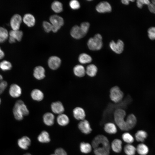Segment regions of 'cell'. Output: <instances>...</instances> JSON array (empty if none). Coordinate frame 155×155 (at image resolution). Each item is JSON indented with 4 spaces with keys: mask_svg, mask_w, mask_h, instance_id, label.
I'll return each mask as SVG.
<instances>
[{
    "mask_svg": "<svg viewBox=\"0 0 155 155\" xmlns=\"http://www.w3.org/2000/svg\"><path fill=\"white\" fill-rule=\"evenodd\" d=\"M54 154L55 155H67L65 151L61 148H58L56 149Z\"/></svg>",
    "mask_w": 155,
    "mask_h": 155,
    "instance_id": "45",
    "label": "cell"
},
{
    "mask_svg": "<svg viewBox=\"0 0 155 155\" xmlns=\"http://www.w3.org/2000/svg\"><path fill=\"white\" fill-rule=\"evenodd\" d=\"M61 60L60 58L56 56L50 57L48 60V65L50 69L56 70L58 69L61 64Z\"/></svg>",
    "mask_w": 155,
    "mask_h": 155,
    "instance_id": "11",
    "label": "cell"
},
{
    "mask_svg": "<svg viewBox=\"0 0 155 155\" xmlns=\"http://www.w3.org/2000/svg\"><path fill=\"white\" fill-rule=\"evenodd\" d=\"M90 26L89 23L84 22L81 24L80 27L82 31L86 34L88 31Z\"/></svg>",
    "mask_w": 155,
    "mask_h": 155,
    "instance_id": "43",
    "label": "cell"
},
{
    "mask_svg": "<svg viewBox=\"0 0 155 155\" xmlns=\"http://www.w3.org/2000/svg\"><path fill=\"white\" fill-rule=\"evenodd\" d=\"M31 96L33 99L38 101H41L44 97L43 93L38 89H34L32 90L31 93Z\"/></svg>",
    "mask_w": 155,
    "mask_h": 155,
    "instance_id": "25",
    "label": "cell"
},
{
    "mask_svg": "<svg viewBox=\"0 0 155 155\" xmlns=\"http://www.w3.org/2000/svg\"><path fill=\"white\" fill-rule=\"evenodd\" d=\"M31 140L28 136H23L18 139L17 141V145L20 149L26 150H27L31 145Z\"/></svg>",
    "mask_w": 155,
    "mask_h": 155,
    "instance_id": "7",
    "label": "cell"
},
{
    "mask_svg": "<svg viewBox=\"0 0 155 155\" xmlns=\"http://www.w3.org/2000/svg\"><path fill=\"white\" fill-rule=\"evenodd\" d=\"M81 152L83 153L87 154L90 152L92 150V145L88 143L82 142L80 145Z\"/></svg>",
    "mask_w": 155,
    "mask_h": 155,
    "instance_id": "30",
    "label": "cell"
},
{
    "mask_svg": "<svg viewBox=\"0 0 155 155\" xmlns=\"http://www.w3.org/2000/svg\"><path fill=\"white\" fill-rule=\"evenodd\" d=\"M45 70L44 68L41 66L36 67L34 69L33 75L37 80H41L45 77Z\"/></svg>",
    "mask_w": 155,
    "mask_h": 155,
    "instance_id": "17",
    "label": "cell"
},
{
    "mask_svg": "<svg viewBox=\"0 0 155 155\" xmlns=\"http://www.w3.org/2000/svg\"><path fill=\"white\" fill-rule=\"evenodd\" d=\"M43 120L44 123L46 125L51 126L54 123L55 117L53 113L47 112L43 115Z\"/></svg>",
    "mask_w": 155,
    "mask_h": 155,
    "instance_id": "22",
    "label": "cell"
},
{
    "mask_svg": "<svg viewBox=\"0 0 155 155\" xmlns=\"http://www.w3.org/2000/svg\"><path fill=\"white\" fill-rule=\"evenodd\" d=\"M51 155H55V154H51Z\"/></svg>",
    "mask_w": 155,
    "mask_h": 155,
    "instance_id": "49",
    "label": "cell"
},
{
    "mask_svg": "<svg viewBox=\"0 0 155 155\" xmlns=\"http://www.w3.org/2000/svg\"><path fill=\"white\" fill-rule=\"evenodd\" d=\"M113 115L115 122L118 127L122 131H128L125 119L126 115L125 111L121 108H118L115 110Z\"/></svg>",
    "mask_w": 155,
    "mask_h": 155,
    "instance_id": "3",
    "label": "cell"
},
{
    "mask_svg": "<svg viewBox=\"0 0 155 155\" xmlns=\"http://www.w3.org/2000/svg\"><path fill=\"white\" fill-rule=\"evenodd\" d=\"M7 82L3 80V77L0 74V94L4 92L7 87Z\"/></svg>",
    "mask_w": 155,
    "mask_h": 155,
    "instance_id": "40",
    "label": "cell"
},
{
    "mask_svg": "<svg viewBox=\"0 0 155 155\" xmlns=\"http://www.w3.org/2000/svg\"><path fill=\"white\" fill-rule=\"evenodd\" d=\"M148 6L150 11L155 14V0H152Z\"/></svg>",
    "mask_w": 155,
    "mask_h": 155,
    "instance_id": "44",
    "label": "cell"
},
{
    "mask_svg": "<svg viewBox=\"0 0 155 155\" xmlns=\"http://www.w3.org/2000/svg\"><path fill=\"white\" fill-rule=\"evenodd\" d=\"M39 142L43 143H47L50 141V138L49 133L46 131H42L38 135L37 137Z\"/></svg>",
    "mask_w": 155,
    "mask_h": 155,
    "instance_id": "28",
    "label": "cell"
},
{
    "mask_svg": "<svg viewBox=\"0 0 155 155\" xmlns=\"http://www.w3.org/2000/svg\"><path fill=\"white\" fill-rule=\"evenodd\" d=\"M5 55V54L3 51L1 49L0 47V59L3 58Z\"/></svg>",
    "mask_w": 155,
    "mask_h": 155,
    "instance_id": "46",
    "label": "cell"
},
{
    "mask_svg": "<svg viewBox=\"0 0 155 155\" xmlns=\"http://www.w3.org/2000/svg\"><path fill=\"white\" fill-rule=\"evenodd\" d=\"M148 36L151 40H155V27H150L147 30Z\"/></svg>",
    "mask_w": 155,
    "mask_h": 155,
    "instance_id": "38",
    "label": "cell"
},
{
    "mask_svg": "<svg viewBox=\"0 0 155 155\" xmlns=\"http://www.w3.org/2000/svg\"><path fill=\"white\" fill-rule=\"evenodd\" d=\"M57 120L58 124L62 126L68 125L69 121V119L67 115L63 113L59 115L57 117Z\"/></svg>",
    "mask_w": 155,
    "mask_h": 155,
    "instance_id": "27",
    "label": "cell"
},
{
    "mask_svg": "<svg viewBox=\"0 0 155 155\" xmlns=\"http://www.w3.org/2000/svg\"><path fill=\"white\" fill-rule=\"evenodd\" d=\"M96 10L99 13H105L110 12L112 10L110 4L106 1H102L97 5Z\"/></svg>",
    "mask_w": 155,
    "mask_h": 155,
    "instance_id": "13",
    "label": "cell"
},
{
    "mask_svg": "<svg viewBox=\"0 0 155 155\" xmlns=\"http://www.w3.org/2000/svg\"><path fill=\"white\" fill-rule=\"evenodd\" d=\"M51 108L53 112L59 115L63 113L65 110L63 105L60 101L52 103L51 105Z\"/></svg>",
    "mask_w": 155,
    "mask_h": 155,
    "instance_id": "18",
    "label": "cell"
},
{
    "mask_svg": "<svg viewBox=\"0 0 155 155\" xmlns=\"http://www.w3.org/2000/svg\"><path fill=\"white\" fill-rule=\"evenodd\" d=\"M104 129L106 133L110 134H115L117 131L116 125L111 122L106 123L104 125Z\"/></svg>",
    "mask_w": 155,
    "mask_h": 155,
    "instance_id": "20",
    "label": "cell"
},
{
    "mask_svg": "<svg viewBox=\"0 0 155 155\" xmlns=\"http://www.w3.org/2000/svg\"><path fill=\"white\" fill-rule=\"evenodd\" d=\"M22 21V18L20 15L16 14L13 15L10 21V26L12 30H19Z\"/></svg>",
    "mask_w": 155,
    "mask_h": 155,
    "instance_id": "10",
    "label": "cell"
},
{
    "mask_svg": "<svg viewBox=\"0 0 155 155\" xmlns=\"http://www.w3.org/2000/svg\"><path fill=\"white\" fill-rule=\"evenodd\" d=\"M79 62L81 64H84L90 63L92 59L91 57L86 53L80 54L78 58Z\"/></svg>",
    "mask_w": 155,
    "mask_h": 155,
    "instance_id": "33",
    "label": "cell"
},
{
    "mask_svg": "<svg viewBox=\"0 0 155 155\" xmlns=\"http://www.w3.org/2000/svg\"><path fill=\"white\" fill-rule=\"evenodd\" d=\"M9 34V36L12 38L16 40L20 41L22 37L23 32L22 31L19 30H12L10 31Z\"/></svg>",
    "mask_w": 155,
    "mask_h": 155,
    "instance_id": "32",
    "label": "cell"
},
{
    "mask_svg": "<svg viewBox=\"0 0 155 155\" xmlns=\"http://www.w3.org/2000/svg\"><path fill=\"white\" fill-rule=\"evenodd\" d=\"M122 142L118 138L113 140L110 145L111 148L115 152L119 153L121 152L122 149Z\"/></svg>",
    "mask_w": 155,
    "mask_h": 155,
    "instance_id": "14",
    "label": "cell"
},
{
    "mask_svg": "<svg viewBox=\"0 0 155 155\" xmlns=\"http://www.w3.org/2000/svg\"><path fill=\"white\" fill-rule=\"evenodd\" d=\"M70 7L73 9L76 10L80 7V4L79 2L76 0L71 1L69 3Z\"/></svg>",
    "mask_w": 155,
    "mask_h": 155,
    "instance_id": "39",
    "label": "cell"
},
{
    "mask_svg": "<svg viewBox=\"0 0 155 155\" xmlns=\"http://www.w3.org/2000/svg\"><path fill=\"white\" fill-rule=\"evenodd\" d=\"M42 26L46 32L49 33L52 31V26L50 22L46 21H44L42 23Z\"/></svg>",
    "mask_w": 155,
    "mask_h": 155,
    "instance_id": "41",
    "label": "cell"
},
{
    "mask_svg": "<svg viewBox=\"0 0 155 155\" xmlns=\"http://www.w3.org/2000/svg\"><path fill=\"white\" fill-rule=\"evenodd\" d=\"M125 121L128 131L133 129L135 127L137 123V119L134 114H131L127 116Z\"/></svg>",
    "mask_w": 155,
    "mask_h": 155,
    "instance_id": "16",
    "label": "cell"
},
{
    "mask_svg": "<svg viewBox=\"0 0 155 155\" xmlns=\"http://www.w3.org/2000/svg\"><path fill=\"white\" fill-rule=\"evenodd\" d=\"M9 34L5 28L0 26V43L5 42L8 37Z\"/></svg>",
    "mask_w": 155,
    "mask_h": 155,
    "instance_id": "36",
    "label": "cell"
},
{
    "mask_svg": "<svg viewBox=\"0 0 155 155\" xmlns=\"http://www.w3.org/2000/svg\"><path fill=\"white\" fill-rule=\"evenodd\" d=\"M12 67L11 63L6 60H3L0 63V68L3 71L10 70Z\"/></svg>",
    "mask_w": 155,
    "mask_h": 155,
    "instance_id": "37",
    "label": "cell"
},
{
    "mask_svg": "<svg viewBox=\"0 0 155 155\" xmlns=\"http://www.w3.org/2000/svg\"><path fill=\"white\" fill-rule=\"evenodd\" d=\"M78 126L81 132L85 134H89L92 131L89 122L86 119L81 120L78 124Z\"/></svg>",
    "mask_w": 155,
    "mask_h": 155,
    "instance_id": "9",
    "label": "cell"
},
{
    "mask_svg": "<svg viewBox=\"0 0 155 155\" xmlns=\"http://www.w3.org/2000/svg\"><path fill=\"white\" fill-rule=\"evenodd\" d=\"M95 155H109L110 144L108 138L105 136L99 134L96 136L92 141L91 144Z\"/></svg>",
    "mask_w": 155,
    "mask_h": 155,
    "instance_id": "1",
    "label": "cell"
},
{
    "mask_svg": "<svg viewBox=\"0 0 155 155\" xmlns=\"http://www.w3.org/2000/svg\"><path fill=\"white\" fill-rule=\"evenodd\" d=\"M124 44L123 42L120 40H119L116 42L114 41H111L109 46L111 49L115 53L120 54L123 51Z\"/></svg>",
    "mask_w": 155,
    "mask_h": 155,
    "instance_id": "8",
    "label": "cell"
},
{
    "mask_svg": "<svg viewBox=\"0 0 155 155\" xmlns=\"http://www.w3.org/2000/svg\"><path fill=\"white\" fill-rule=\"evenodd\" d=\"M73 114L74 117L78 120H83L86 117L84 110L83 108L79 107H76L74 109Z\"/></svg>",
    "mask_w": 155,
    "mask_h": 155,
    "instance_id": "19",
    "label": "cell"
},
{
    "mask_svg": "<svg viewBox=\"0 0 155 155\" xmlns=\"http://www.w3.org/2000/svg\"><path fill=\"white\" fill-rule=\"evenodd\" d=\"M51 8L54 12L56 13H59L63 11V5L61 2L55 1L53 2L51 4Z\"/></svg>",
    "mask_w": 155,
    "mask_h": 155,
    "instance_id": "34",
    "label": "cell"
},
{
    "mask_svg": "<svg viewBox=\"0 0 155 155\" xmlns=\"http://www.w3.org/2000/svg\"><path fill=\"white\" fill-rule=\"evenodd\" d=\"M49 21L52 26V31L55 33L57 32L64 24L63 18L57 15L51 16L49 18Z\"/></svg>",
    "mask_w": 155,
    "mask_h": 155,
    "instance_id": "5",
    "label": "cell"
},
{
    "mask_svg": "<svg viewBox=\"0 0 155 155\" xmlns=\"http://www.w3.org/2000/svg\"><path fill=\"white\" fill-rule=\"evenodd\" d=\"M130 1H131V0H122L121 1L122 3L125 5H127L129 4Z\"/></svg>",
    "mask_w": 155,
    "mask_h": 155,
    "instance_id": "47",
    "label": "cell"
},
{
    "mask_svg": "<svg viewBox=\"0 0 155 155\" xmlns=\"http://www.w3.org/2000/svg\"><path fill=\"white\" fill-rule=\"evenodd\" d=\"M70 33L72 37L76 39H80L86 35L82 31L80 26L77 25L72 27L70 30Z\"/></svg>",
    "mask_w": 155,
    "mask_h": 155,
    "instance_id": "12",
    "label": "cell"
},
{
    "mask_svg": "<svg viewBox=\"0 0 155 155\" xmlns=\"http://www.w3.org/2000/svg\"><path fill=\"white\" fill-rule=\"evenodd\" d=\"M123 150L126 155H135L136 152V147L131 144H127L125 145Z\"/></svg>",
    "mask_w": 155,
    "mask_h": 155,
    "instance_id": "31",
    "label": "cell"
},
{
    "mask_svg": "<svg viewBox=\"0 0 155 155\" xmlns=\"http://www.w3.org/2000/svg\"><path fill=\"white\" fill-rule=\"evenodd\" d=\"M123 96V92L118 86H115L111 88L110 97L111 100L114 102L117 103L121 101Z\"/></svg>",
    "mask_w": 155,
    "mask_h": 155,
    "instance_id": "6",
    "label": "cell"
},
{
    "mask_svg": "<svg viewBox=\"0 0 155 155\" xmlns=\"http://www.w3.org/2000/svg\"><path fill=\"white\" fill-rule=\"evenodd\" d=\"M136 148V152L140 155H147L149 152L148 146L142 143L138 144Z\"/></svg>",
    "mask_w": 155,
    "mask_h": 155,
    "instance_id": "24",
    "label": "cell"
},
{
    "mask_svg": "<svg viewBox=\"0 0 155 155\" xmlns=\"http://www.w3.org/2000/svg\"><path fill=\"white\" fill-rule=\"evenodd\" d=\"M98 68L94 64H90L86 67V73L90 77L95 76L97 73Z\"/></svg>",
    "mask_w": 155,
    "mask_h": 155,
    "instance_id": "29",
    "label": "cell"
},
{
    "mask_svg": "<svg viewBox=\"0 0 155 155\" xmlns=\"http://www.w3.org/2000/svg\"><path fill=\"white\" fill-rule=\"evenodd\" d=\"M150 3V1L148 0H137L136 1L137 5L139 8H142L144 5L148 6Z\"/></svg>",
    "mask_w": 155,
    "mask_h": 155,
    "instance_id": "42",
    "label": "cell"
},
{
    "mask_svg": "<svg viewBox=\"0 0 155 155\" xmlns=\"http://www.w3.org/2000/svg\"><path fill=\"white\" fill-rule=\"evenodd\" d=\"M22 155H32V154L29 153H27L23 154Z\"/></svg>",
    "mask_w": 155,
    "mask_h": 155,
    "instance_id": "48",
    "label": "cell"
},
{
    "mask_svg": "<svg viewBox=\"0 0 155 155\" xmlns=\"http://www.w3.org/2000/svg\"><path fill=\"white\" fill-rule=\"evenodd\" d=\"M87 45L90 50L96 51L100 50L102 46L101 35L100 34H97L93 37L89 38L87 42Z\"/></svg>",
    "mask_w": 155,
    "mask_h": 155,
    "instance_id": "4",
    "label": "cell"
},
{
    "mask_svg": "<svg viewBox=\"0 0 155 155\" xmlns=\"http://www.w3.org/2000/svg\"><path fill=\"white\" fill-rule=\"evenodd\" d=\"M148 136V133L146 131L143 130H140L135 133V138L137 141L142 143L145 141Z\"/></svg>",
    "mask_w": 155,
    "mask_h": 155,
    "instance_id": "23",
    "label": "cell"
},
{
    "mask_svg": "<svg viewBox=\"0 0 155 155\" xmlns=\"http://www.w3.org/2000/svg\"><path fill=\"white\" fill-rule=\"evenodd\" d=\"M73 71L75 75L79 77H83L86 73L84 67L81 65L75 66L73 68Z\"/></svg>",
    "mask_w": 155,
    "mask_h": 155,
    "instance_id": "26",
    "label": "cell"
},
{
    "mask_svg": "<svg viewBox=\"0 0 155 155\" xmlns=\"http://www.w3.org/2000/svg\"><path fill=\"white\" fill-rule=\"evenodd\" d=\"M9 92L11 97L17 98L21 95L22 90L20 87L17 84H13L10 86Z\"/></svg>",
    "mask_w": 155,
    "mask_h": 155,
    "instance_id": "15",
    "label": "cell"
},
{
    "mask_svg": "<svg viewBox=\"0 0 155 155\" xmlns=\"http://www.w3.org/2000/svg\"><path fill=\"white\" fill-rule=\"evenodd\" d=\"M13 112L15 119L18 121L22 120L24 116L28 115L29 113L26 106L21 100H18L16 102Z\"/></svg>",
    "mask_w": 155,
    "mask_h": 155,
    "instance_id": "2",
    "label": "cell"
},
{
    "mask_svg": "<svg viewBox=\"0 0 155 155\" xmlns=\"http://www.w3.org/2000/svg\"><path fill=\"white\" fill-rule=\"evenodd\" d=\"M1 99L0 98V104H1Z\"/></svg>",
    "mask_w": 155,
    "mask_h": 155,
    "instance_id": "50",
    "label": "cell"
},
{
    "mask_svg": "<svg viewBox=\"0 0 155 155\" xmlns=\"http://www.w3.org/2000/svg\"><path fill=\"white\" fill-rule=\"evenodd\" d=\"M122 140L127 144H131L134 141V138L132 135L128 132L124 133L122 135Z\"/></svg>",
    "mask_w": 155,
    "mask_h": 155,
    "instance_id": "35",
    "label": "cell"
},
{
    "mask_svg": "<svg viewBox=\"0 0 155 155\" xmlns=\"http://www.w3.org/2000/svg\"><path fill=\"white\" fill-rule=\"evenodd\" d=\"M24 22L28 27H32L35 23V19L34 17L30 13H26L24 15L23 18Z\"/></svg>",
    "mask_w": 155,
    "mask_h": 155,
    "instance_id": "21",
    "label": "cell"
}]
</instances>
